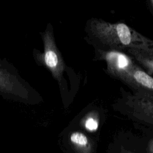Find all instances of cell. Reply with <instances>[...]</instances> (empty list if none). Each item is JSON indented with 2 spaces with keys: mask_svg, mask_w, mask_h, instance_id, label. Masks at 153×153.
<instances>
[{
  "mask_svg": "<svg viewBox=\"0 0 153 153\" xmlns=\"http://www.w3.org/2000/svg\"><path fill=\"white\" fill-rule=\"evenodd\" d=\"M42 39L44 48V63L54 78L60 81L65 69V64L61 54L56 45L54 36L50 29L47 28L42 33Z\"/></svg>",
  "mask_w": 153,
  "mask_h": 153,
  "instance_id": "1",
  "label": "cell"
},
{
  "mask_svg": "<svg viewBox=\"0 0 153 153\" xmlns=\"http://www.w3.org/2000/svg\"><path fill=\"white\" fill-rule=\"evenodd\" d=\"M133 80L145 87L153 89V78L141 70L131 71L129 81L131 82Z\"/></svg>",
  "mask_w": 153,
  "mask_h": 153,
  "instance_id": "4",
  "label": "cell"
},
{
  "mask_svg": "<svg viewBox=\"0 0 153 153\" xmlns=\"http://www.w3.org/2000/svg\"><path fill=\"white\" fill-rule=\"evenodd\" d=\"M69 139L72 146L78 153H90L91 142L85 134L79 131H74L71 134Z\"/></svg>",
  "mask_w": 153,
  "mask_h": 153,
  "instance_id": "3",
  "label": "cell"
},
{
  "mask_svg": "<svg viewBox=\"0 0 153 153\" xmlns=\"http://www.w3.org/2000/svg\"><path fill=\"white\" fill-rule=\"evenodd\" d=\"M85 128L88 131H96L99 126L98 121L93 117H88L84 122Z\"/></svg>",
  "mask_w": 153,
  "mask_h": 153,
  "instance_id": "5",
  "label": "cell"
},
{
  "mask_svg": "<svg viewBox=\"0 0 153 153\" xmlns=\"http://www.w3.org/2000/svg\"><path fill=\"white\" fill-rule=\"evenodd\" d=\"M109 72L125 81H129L131 71H130V60L124 54L115 51L104 53Z\"/></svg>",
  "mask_w": 153,
  "mask_h": 153,
  "instance_id": "2",
  "label": "cell"
}]
</instances>
